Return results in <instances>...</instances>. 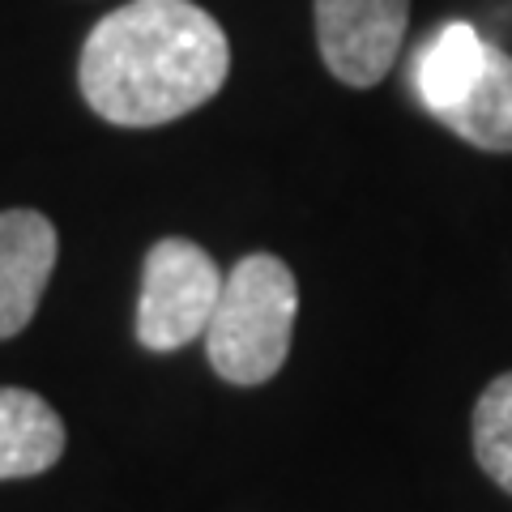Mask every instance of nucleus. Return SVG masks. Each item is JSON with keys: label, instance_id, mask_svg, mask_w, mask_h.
<instances>
[{"label": "nucleus", "instance_id": "3", "mask_svg": "<svg viewBox=\"0 0 512 512\" xmlns=\"http://www.w3.org/2000/svg\"><path fill=\"white\" fill-rule=\"evenodd\" d=\"M299 286L286 261L269 252L244 256L222 278L218 308L205 329V350L222 380L265 384L291 355Z\"/></svg>", "mask_w": 512, "mask_h": 512}, {"label": "nucleus", "instance_id": "6", "mask_svg": "<svg viewBox=\"0 0 512 512\" xmlns=\"http://www.w3.org/2000/svg\"><path fill=\"white\" fill-rule=\"evenodd\" d=\"M56 269V227L35 210L0 214V338H13L39 312Z\"/></svg>", "mask_w": 512, "mask_h": 512}, {"label": "nucleus", "instance_id": "2", "mask_svg": "<svg viewBox=\"0 0 512 512\" xmlns=\"http://www.w3.org/2000/svg\"><path fill=\"white\" fill-rule=\"evenodd\" d=\"M419 103L478 150H512V56L487 43L470 22H448L410 64Z\"/></svg>", "mask_w": 512, "mask_h": 512}, {"label": "nucleus", "instance_id": "1", "mask_svg": "<svg viewBox=\"0 0 512 512\" xmlns=\"http://www.w3.org/2000/svg\"><path fill=\"white\" fill-rule=\"evenodd\" d=\"M231 47L222 26L192 0H133L90 30L82 94L120 128L171 124L210 103L227 82Z\"/></svg>", "mask_w": 512, "mask_h": 512}, {"label": "nucleus", "instance_id": "7", "mask_svg": "<svg viewBox=\"0 0 512 512\" xmlns=\"http://www.w3.org/2000/svg\"><path fill=\"white\" fill-rule=\"evenodd\" d=\"M64 453L60 414L30 389H0V478L52 470Z\"/></svg>", "mask_w": 512, "mask_h": 512}, {"label": "nucleus", "instance_id": "4", "mask_svg": "<svg viewBox=\"0 0 512 512\" xmlns=\"http://www.w3.org/2000/svg\"><path fill=\"white\" fill-rule=\"evenodd\" d=\"M222 269L192 239H158L146 256L137 303V338L150 350H180L205 338L222 295Z\"/></svg>", "mask_w": 512, "mask_h": 512}, {"label": "nucleus", "instance_id": "5", "mask_svg": "<svg viewBox=\"0 0 512 512\" xmlns=\"http://www.w3.org/2000/svg\"><path fill=\"white\" fill-rule=\"evenodd\" d=\"M410 0H316V43L346 86H376L406 43Z\"/></svg>", "mask_w": 512, "mask_h": 512}, {"label": "nucleus", "instance_id": "8", "mask_svg": "<svg viewBox=\"0 0 512 512\" xmlns=\"http://www.w3.org/2000/svg\"><path fill=\"white\" fill-rule=\"evenodd\" d=\"M474 457L512 495V372L495 376L474 406Z\"/></svg>", "mask_w": 512, "mask_h": 512}]
</instances>
